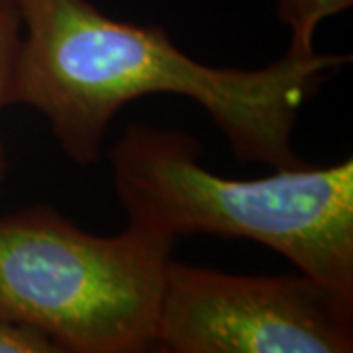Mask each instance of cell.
I'll use <instances>...</instances> for the list:
<instances>
[{
	"instance_id": "1",
	"label": "cell",
	"mask_w": 353,
	"mask_h": 353,
	"mask_svg": "<svg viewBox=\"0 0 353 353\" xmlns=\"http://www.w3.org/2000/svg\"><path fill=\"white\" fill-rule=\"evenodd\" d=\"M22 43L10 104L41 112L75 163L101 157L108 122L126 102L179 94L199 102L241 161L296 169L290 139L304 102L343 55H290L261 69L190 59L161 28L114 20L88 0H16Z\"/></svg>"
},
{
	"instance_id": "2",
	"label": "cell",
	"mask_w": 353,
	"mask_h": 353,
	"mask_svg": "<svg viewBox=\"0 0 353 353\" xmlns=\"http://www.w3.org/2000/svg\"><path fill=\"white\" fill-rule=\"evenodd\" d=\"M199 153L196 139L183 132L128 128L110 163L130 224L169 238L259 241L353 303V159L234 181L201 167Z\"/></svg>"
},
{
	"instance_id": "3",
	"label": "cell",
	"mask_w": 353,
	"mask_h": 353,
	"mask_svg": "<svg viewBox=\"0 0 353 353\" xmlns=\"http://www.w3.org/2000/svg\"><path fill=\"white\" fill-rule=\"evenodd\" d=\"M173 243L136 224L92 236L50 206L4 216L0 316L39 330L61 352H145Z\"/></svg>"
},
{
	"instance_id": "4",
	"label": "cell",
	"mask_w": 353,
	"mask_h": 353,
	"mask_svg": "<svg viewBox=\"0 0 353 353\" xmlns=\"http://www.w3.org/2000/svg\"><path fill=\"white\" fill-rule=\"evenodd\" d=\"M155 347L175 353H350L353 303L314 279L165 265Z\"/></svg>"
},
{
	"instance_id": "5",
	"label": "cell",
	"mask_w": 353,
	"mask_h": 353,
	"mask_svg": "<svg viewBox=\"0 0 353 353\" xmlns=\"http://www.w3.org/2000/svg\"><path fill=\"white\" fill-rule=\"evenodd\" d=\"M353 0H279V20L290 28V55H312L322 20L343 12Z\"/></svg>"
},
{
	"instance_id": "6",
	"label": "cell",
	"mask_w": 353,
	"mask_h": 353,
	"mask_svg": "<svg viewBox=\"0 0 353 353\" xmlns=\"http://www.w3.org/2000/svg\"><path fill=\"white\" fill-rule=\"evenodd\" d=\"M22 43V18L16 0H0V108L10 104L14 71ZM4 159L0 152V179Z\"/></svg>"
},
{
	"instance_id": "7",
	"label": "cell",
	"mask_w": 353,
	"mask_h": 353,
	"mask_svg": "<svg viewBox=\"0 0 353 353\" xmlns=\"http://www.w3.org/2000/svg\"><path fill=\"white\" fill-rule=\"evenodd\" d=\"M0 353H61L39 330L0 316Z\"/></svg>"
}]
</instances>
